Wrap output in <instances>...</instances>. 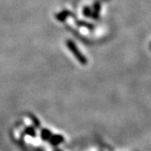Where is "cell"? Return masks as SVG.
<instances>
[{
	"label": "cell",
	"instance_id": "6da1fadb",
	"mask_svg": "<svg viewBox=\"0 0 151 151\" xmlns=\"http://www.w3.org/2000/svg\"><path fill=\"white\" fill-rule=\"evenodd\" d=\"M65 45L66 46L68 47V49L70 50V51L73 54V55L75 56V58L80 63H81L82 65H87L88 63V60L86 59V57L84 55L81 53V51L79 50V49L77 48V46L76 45V44L70 40H67L65 41Z\"/></svg>",
	"mask_w": 151,
	"mask_h": 151
},
{
	"label": "cell",
	"instance_id": "7a4b0ae2",
	"mask_svg": "<svg viewBox=\"0 0 151 151\" xmlns=\"http://www.w3.org/2000/svg\"><path fill=\"white\" fill-rule=\"evenodd\" d=\"M49 141H50V143L51 145H59L60 144H61V143L64 142V137L60 134L51 135V137L50 138Z\"/></svg>",
	"mask_w": 151,
	"mask_h": 151
},
{
	"label": "cell",
	"instance_id": "3957f363",
	"mask_svg": "<svg viewBox=\"0 0 151 151\" xmlns=\"http://www.w3.org/2000/svg\"><path fill=\"white\" fill-rule=\"evenodd\" d=\"M73 14L70 13L69 10H64L62 12H60L58 14H55V19L58 20V21H65V19L68 18V17H72Z\"/></svg>",
	"mask_w": 151,
	"mask_h": 151
},
{
	"label": "cell",
	"instance_id": "277c9868",
	"mask_svg": "<svg viewBox=\"0 0 151 151\" xmlns=\"http://www.w3.org/2000/svg\"><path fill=\"white\" fill-rule=\"evenodd\" d=\"M100 12H101V4L97 1L93 5V13H92V16L94 19H98L100 17Z\"/></svg>",
	"mask_w": 151,
	"mask_h": 151
},
{
	"label": "cell",
	"instance_id": "5b68a950",
	"mask_svg": "<svg viewBox=\"0 0 151 151\" xmlns=\"http://www.w3.org/2000/svg\"><path fill=\"white\" fill-rule=\"evenodd\" d=\"M51 135V132L48 129H42L40 131V138L44 141H49Z\"/></svg>",
	"mask_w": 151,
	"mask_h": 151
},
{
	"label": "cell",
	"instance_id": "8992f818",
	"mask_svg": "<svg viewBox=\"0 0 151 151\" xmlns=\"http://www.w3.org/2000/svg\"><path fill=\"white\" fill-rule=\"evenodd\" d=\"M76 24L78 26H81V27L87 28L89 29H94V25L92 24H90V23H86V22L81 21V20L80 21V20H77V19H76Z\"/></svg>",
	"mask_w": 151,
	"mask_h": 151
},
{
	"label": "cell",
	"instance_id": "52a82bcc",
	"mask_svg": "<svg viewBox=\"0 0 151 151\" xmlns=\"http://www.w3.org/2000/svg\"><path fill=\"white\" fill-rule=\"evenodd\" d=\"M24 133L27 135H29V136L33 137V138L36 137V131L35 129V128H33L31 126H28V127H26V128L24 129Z\"/></svg>",
	"mask_w": 151,
	"mask_h": 151
},
{
	"label": "cell",
	"instance_id": "ba28073f",
	"mask_svg": "<svg viewBox=\"0 0 151 151\" xmlns=\"http://www.w3.org/2000/svg\"><path fill=\"white\" fill-rule=\"evenodd\" d=\"M29 119L31 120V122H32V124H34V126L35 127V128H37V129H40V120L35 116V115H33V114H29Z\"/></svg>",
	"mask_w": 151,
	"mask_h": 151
},
{
	"label": "cell",
	"instance_id": "9c48e42d",
	"mask_svg": "<svg viewBox=\"0 0 151 151\" xmlns=\"http://www.w3.org/2000/svg\"><path fill=\"white\" fill-rule=\"evenodd\" d=\"M83 14L86 17H91L92 16V10L89 7H85L83 9Z\"/></svg>",
	"mask_w": 151,
	"mask_h": 151
},
{
	"label": "cell",
	"instance_id": "30bf717a",
	"mask_svg": "<svg viewBox=\"0 0 151 151\" xmlns=\"http://www.w3.org/2000/svg\"><path fill=\"white\" fill-rule=\"evenodd\" d=\"M55 151H60V150H55Z\"/></svg>",
	"mask_w": 151,
	"mask_h": 151
},
{
	"label": "cell",
	"instance_id": "8fae6325",
	"mask_svg": "<svg viewBox=\"0 0 151 151\" xmlns=\"http://www.w3.org/2000/svg\"><path fill=\"white\" fill-rule=\"evenodd\" d=\"M150 47H151V45H150Z\"/></svg>",
	"mask_w": 151,
	"mask_h": 151
}]
</instances>
